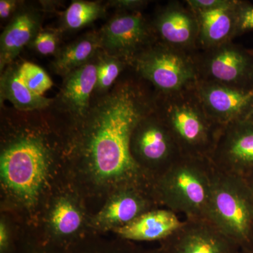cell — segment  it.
Here are the masks:
<instances>
[{"label": "cell", "instance_id": "27", "mask_svg": "<svg viewBox=\"0 0 253 253\" xmlns=\"http://www.w3.org/2000/svg\"><path fill=\"white\" fill-rule=\"evenodd\" d=\"M35 253H160L158 250L155 251H146L142 249H139V248L134 246L130 241L124 240V242L122 244H118L117 246H113L110 250H99V249H89V250H79V251H71V250H66V251H48V250H41L37 251Z\"/></svg>", "mask_w": 253, "mask_h": 253}, {"label": "cell", "instance_id": "31", "mask_svg": "<svg viewBox=\"0 0 253 253\" xmlns=\"http://www.w3.org/2000/svg\"><path fill=\"white\" fill-rule=\"evenodd\" d=\"M243 177H244L246 182L247 183L248 186H249L250 189H251V192L253 194V170L247 173Z\"/></svg>", "mask_w": 253, "mask_h": 253}, {"label": "cell", "instance_id": "20", "mask_svg": "<svg viewBox=\"0 0 253 253\" xmlns=\"http://www.w3.org/2000/svg\"><path fill=\"white\" fill-rule=\"evenodd\" d=\"M101 50L98 32L85 33L69 44L61 46L51 63L52 71L62 78L89 62Z\"/></svg>", "mask_w": 253, "mask_h": 253}, {"label": "cell", "instance_id": "4", "mask_svg": "<svg viewBox=\"0 0 253 253\" xmlns=\"http://www.w3.org/2000/svg\"><path fill=\"white\" fill-rule=\"evenodd\" d=\"M194 86L174 94H156L155 109L182 156L210 159L223 126L208 116Z\"/></svg>", "mask_w": 253, "mask_h": 253}, {"label": "cell", "instance_id": "6", "mask_svg": "<svg viewBox=\"0 0 253 253\" xmlns=\"http://www.w3.org/2000/svg\"><path fill=\"white\" fill-rule=\"evenodd\" d=\"M156 94H174L194 87L199 74L194 54L156 41L132 60L130 67Z\"/></svg>", "mask_w": 253, "mask_h": 253}, {"label": "cell", "instance_id": "10", "mask_svg": "<svg viewBox=\"0 0 253 253\" xmlns=\"http://www.w3.org/2000/svg\"><path fill=\"white\" fill-rule=\"evenodd\" d=\"M210 160L228 174L244 176L253 170V118L223 126Z\"/></svg>", "mask_w": 253, "mask_h": 253}, {"label": "cell", "instance_id": "17", "mask_svg": "<svg viewBox=\"0 0 253 253\" xmlns=\"http://www.w3.org/2000/svg\"><path fill=\"white\" fill-rule=\"evenodd\" d=\"M236 0H223L211 9L192 10L199 24V50L215 47L236 38Z\"/></svg>", "mask_w": 253, "mask_h": 253}, {"label": "cell", "instance_id": "14", "mask_svg": "<svg viewBox=\"0 0 253 253\" xmlns=\"http://www.w3.org/2000/svg\"><path fill=\"white\" fill-rule=\"evenodd\" d=\"M157 208L160 207L151 190L139 186L123 188L111 194L104 208L95 216L92 224L97 229L116 231Z\"/></svg>", "mask_w": 253, "mask_h": 253}, {"label": "cell", "instance_id": "30", "mask_svg": "<svg viewBox=\"0 0 253 253\" xmlns=\"http://www.w3.org/2000/svg\"><path fill=\"white\" fill-rule=\"evenodd\" d=\"M9 233H8L7 227L4 222L1 221L0 224V244H1V249L4 250L7 246L8 240H9Z\"/></svg>", "mask_w": 253, "mask_h": 253}, {"label": "cell", "instance_id": "5", "mask_svg": "<svg viewBox=\"0 0 253 253\" xmlns=\"http://www.w3.org/2000/svg\"><path fill=\"white\" fill-rule=\"evenodd\" d=\"M207 219L240 249H253V194L243 176L216 169Z\"/></svg>", "mask_w": 253, "mask_h": 253}, {"label": "cell", "instance_id": "11", "mask_svg": "<svg viewBox=\"0 0 253 253\" xmlns=\"http://www.w3.org/2000/svg\"><path fill=\"white\" fill-rule=\"evenodd\" d=\"M161 244V253H238L240 250L207 219H185Z\"/></svg>", "mask_w": 253, "mask_h": 253}, {"label": "cell", "instance_id": "7", "mask_svg": "<svg viewBox=\"0 0 253 253\" xmlns=\"http://www.w3.org/2000/svg\"><path fill=\"white\" fill-rule=\"evenodd\" d=\"M131 152L151 186L182 156L172 134L156 109L136 126L131 135Z\"/></svg>", "mask_w": 253, "mask_h": 253}, {"label": "cell", "instance_id": "29", "mask_svg": "<svg viewBox=\"0 0 253 253\" xmlns=\"http://www.w3.org/2000/svg\"><path fill=\"white\" fill-rule=\"evenodd\" d=\"M23 1L16 0H1L0 1V17L1 19H11L17 11Z\"/></svg>", "mask_w": 253, "mask_h": 253}, {"label": "cell", "instance_id": "28", "mask_svg": "<svg viewBox=\"0 0 253 253\" xmlns=\"http://www.w3.org/2000/svg\"><path fill=\"white\" fill-rule=\"evenodd\" d=\"M149 3L146 0H112L106 5L117 9L118 12H141Z\"/></svg>", "mask_w": 253, "mask_h": 253}, {"label": "cell", "instance_id": "2", "mask_svg": "<svg viewBox=\"0 0 253 253\" xmlns=\"http://www.w3.org/2000/svg\"><path fill=\"white\" fill-rule=\"evenodd\" d=\"M46 110L3 109L9 128L1 144V184L25 206H33L39 199L54 162L55 148L46 134Z\"/></svg>", "mask_w": 253, "mask_h": 253}, {"label": "cell", "instance_id": "8", "mask_svg": "<svg viewBox=\"0 0 253 253\" xmlns=\"http://www.w3.org/2000/svg\"><path fill=\"white\" fill-rule=\"evenodd\" d=\"M199 81L242 89H253V56L232 42L194 54Z\"/></svg>", "mask_w": 253, "mask_h": 253}, {"label": "cell", "instance_id": "15", "mask_svg": "<svg viewBox=\"0 0 253 253\" xmlns=\"http://www.w3.org/2000/svg\"><path fill=\"white\" fill-rule=\"evenodd\" d=\"M97 77L96 56L84 66L68 73L54 98L51 108L66 115L71 123L82 119L91 106Z\"/></svg>", "mask_w": 253, "mask_h": 253}, {"label": "cell", "instance_id": "26", "mask_svg": "<svg viewBox=\"0 0 253 253\" xmlns=\"http://www.w3.org/2000/svg\"><path fill=\"white\" fill-rule=\"evenodd\" d=\"M236 37L253 31V5L247 1L236 0Z\"/></svg>", "mask_w": 253, "mask_h": 253}, {"label": "cell", "instance_id": "19", "mask_svg": "<svg viewBox=\"0 0 253 253\" xmlns=\"http://www.w3.org/2000/svg\"><path fill=\"white\" fill-rule=\"evenodd\" d=\"M0 100L8 101L14 109L22 112L50 109L54 99L35 94L26 86L18 76V63L14 62L5 68L0 77Z\"/></svg>", "mask_w": 253, "mask_h": 253}, {"label": "cell", "instance_id": "33", "mask_svg": "<svg viewBox=\"0 0 253 253\" xmlns=\"http://www.w3.org/2000/svg\"><path fill=\"white\" fill-rule=\"evenodd\" d=\"M249 117H253V104H252V107H251V113H250ZM249 117H248V118H249Z\"/></svg>", "mask_w": 253, "mask_h": 253}, {"label": "cell", "instance_id": "18", "mask_svg": "<svg viewBox=\"0 0 253 253\" xmlns=\"http://www.w3.org/2000/svg\"><path fill=\"white\" fill-rule=\"evenodd\" d=\"M178 214L157 208L141 214L129 224L116 229L121 239L129 241H162L182 224Z\"/></svg>", "mask_w": 253, "mask_h": 253}, {"label": "cell", "instance_id": "32", "mask_svg": "<svg viewBox=\"0 0 253 253\" xmlns=\"http://www.w3.org/2000/svg\"><path fill=\"white\" fill-rule=\"evenodd\" d=\"M238 253H253V249H240Z\"/></svg>", "mask_w": 253, "mask_h": 253}, {"label": "cell", "instance_id": "23", "mask_svg": "<svg viewBox=\"0 0 253 253\" xmlns=\"http://www.w3.org/2000/svg\"><path fill=\"white\" fill-rule=\"evenodd\" d=\"M97 77L94 89V96H101L109 92L121 73L129 68V63L125 60L106 54L100 50L96 55Z\"/></svg>", "mask_w": 253, "mask_h": 253}, {"label": "cell", "instance_id": "1", "mask_svg": "<svg viewBox=\"0 0 253 253\" xmlns=\"http://www.w3.org/2000/svg\"><path fill=\"white\" fill-rule=\"evenodd\" d=\"M156 93L134 73L118 79L112 89L93 96L85 116L71 123L63 151L87 181L111 194L129 186L151 189L131 152L138 123L155 109Z\"/></svg>", "mask_w": 253, "mask_h": 253}, {"label": "cell", "instance_id": "21", "mask_svg": "<svg viewBox=\"0 0 253 253\" xmlns=\"http://www.w3.org/2000/svg\"><path fill=\"white\" fill-rule=\"evenodd\" d=\"M49 226L59 237L76 234L84 222V216L76 201L61 197L54 203L49 214Z\"/></svg>", "mask_w": 253, "mask_h": 253}, {"label": "cell", "instance_id": "34", "mask_svg": "<svg viewBox=\"0 0 253 253\" xmlns=\"http://www.w3.org/2000/svg\"><path fill=\"white\" fill-rule=\"evenodd\" d=\"M250 53L253 56V49H249Z\"/></svg>", "mask_w": 253, "mask_h": 253}, {"label": "cell", "instance_id": "3", "mask_svg": "<svg viewBox=\"0 0 253 253\" xmlns=\"http://www.w3.org/2000/svg\"><path fill=\"white\" fill-rule=\"evenodd\" d=\"M216 169L209 158L182 156L151 186L160 208L185 219H207Z\"/></svg>", "mask_w": 253, "mask_h": 253}, {"label": "cell", "instance_id": "24", "mask_svg": "<svg viewBox=\"0 0 253 253\" xmlns=\"http://www.w3.org/2000/svg\"><path fill=\"white\" fill-rule=\"evenodd\" d=\"M18 76L30 90L44 96L53 86V81L43 68L29 61L18 63Z\"/></svg>", "mask_w": 253, "mask_h": 253}, {"label": "cell", "instance_id": "16", "mask_svg": "<svg viewBox=\"0 0 253 253\" xmlns=\"http://www.w3.org/2000/svg\"><path fill=\"white\" fill-rule=\"evenodd\" d=\"M42 22L41 10L23 2L0 38V72L15 62L23 47L31 44L42 28Z\"/></svg>", "mask_w": 253, "mask_h": 253}, {"label": "cell", "instance_id": "13", "mask_svg": "<svg viewBox=\"0 0 253 253\" xmlns=\"http://www.w3.org/2000/svg\"><path fill=\"white\" fill-rule=\"evenodd\" d=\"M205 111L221 126L249 117L253 101V90H242L231 86L199 81L194 86Z\"/></svg>", "mask_w": 253, "mask_h": 253}, {"label": "cell", "instance_id": "22", "mask_svg": "<svg viewBox=\"0 0 253 253\" xmlns=\"http://www.w3.org/2000/svg\"><path fill=\"white\" fill-rule=\"evenodd\" d=\"M107 5L101 1L75 0L61 15L62 30L76 31L104 17Z\"/></svg>", "mask_w": 253, "mask_h": 253}, {"label": "cell", "instance_id": "9", "mask_svg": "<svg viewBox=\"0 0 253 253\" xmlns=\"http://www.w3.org/2000/svg\"><path fill=\"white\" fill-rule=\"evenodd\" d=\"M101 50L129 63L156 42L151 21L141 12H118L98 31Z\"/></svg>", "mask_w": 253, "mask_h": 253}, {"label": "cell", "instance_id": "12", "mask_svg": "<svg viewBox=\"0 0 253 253\" xmlns=\"http://www.w3.org/2000/svg\"><path fill=\"white\" fill-rule=\"evenodd\" d=\"M151 21L157 42L189 54L199 50L197 18L185 1H169L156 10Z\"/></svg>", "mask_w": 253, "mask_h": 253}, {"label": "cell", "instance_id": "35", "mask_svg": "<svg viewBox=\"0 0 253 253\" xmlns=\"http://www.w3.org/2000/svg\"></svg>", "mask_w": 253, "mask_h": 253}, {"label": "cell", "instance_id": "25", "mask_svg": "<svg viewBox=\"0 0 253 253\" xmlns=\"http://www.w3.org/2000/svg\"><path fill=\"white\" fill-rule=\"evenodd\" d=\"M61 39V30L42 28L28 46L44 56H55L61 47L60 46Z\"/></svg>", "mask_w": 253, "mask_h": 253}]
</instances>
